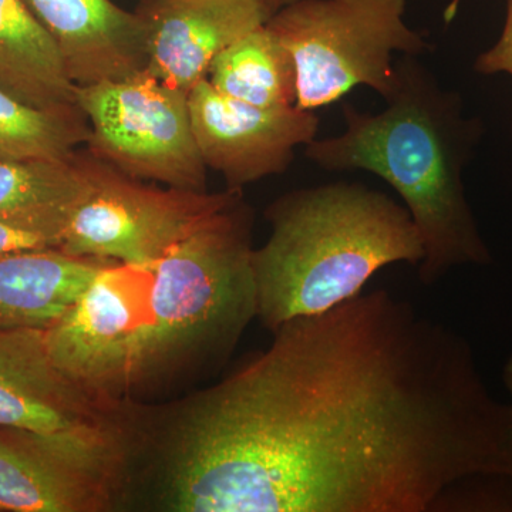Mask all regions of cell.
I'll use <instances>...</instances> for the list:
<instances>
[{
  "label": "cell",
  "mask_w": 512,
  "mask_h": 512,
  "mask_svg": "<svg viewBox=\"0 0 512 512\" xmlns=\"http://www.w3.org/2000/svg\"><path fill=\"white\" fill-rule=\"evenodd\" d=\"M165 436L173 512L448 511L512 480V414L468 340L386 289L274 330Z\"/></svg>",
  "instance_id": "obj_1"
},
{
  "label": "cell",
  "mask_w": 512,
  "mask_h": 512,
  "mask_svg": "<svg viewBox=\"0 0 512 512\" xmlns=\"http://www.w3.org/2000/svg\"><path fill=\"white\" fill-rule=\"evenodd\" d=\"M254 211L242 190L154 264L111 262L45 330L57 366L114 404L224 363L256 318Z\"/></svg>",
  "instance_id": "obj_2"
},
{
  "label": "cell",
  "mask_w": 512,
  "mask_h": 512,
  "mask_svg": "<svg viewBox=\"0 0 512 512\" xmlns=\"http://www.w3.org/2000/svg\"><path fill=\"white\" fill-rule=\"evenodd\" d=\"M383 99L379 113L345 104V131L315 138L306 158L326 171H367L394 188L423 242V284H436L457 266L491 264L463 181L483 121L468 117L460 94L441 87L416 56L394 63Z\"/></svg>",
  "instance_id": "obj_3"
},
{
  "label": "cell",
  "mask_w": 512,
  "mask_h": 512,
  "mask_svg": "<svg viewBox=\"0 0 512 512\" xmlns=\"http://www.w3.org/2000/svg\"><path fill=\"white\" fill-rule=\"evenodd\" d=\"M268 241L251 255L256 318L274 332L363 292L386 266H419L424 247L404 205L359 183L281 195L265 211Z\"/></svg>",
  "instance_id": "obj_4"
},
{
  "label": "cell",
  "mask_w": 512,
  "mask_h": 512,
  "mask_svg": "<svg viewBox=\"0 0 512 512\" xmlns=\"http://www.w3.org/2000/svg\"><path fill=\"white\" fill-rule=\"evenodd\" d=\"M407 0H298L266 26L291 55L296 106L315 111L359 86L386 96L394 55L420 57L430 43L404 20Z\"/></svg>",
  "instance_id": "obj_5"
},
{
  "label": "cell",
  "mask_w": 512,
  "mask_h": 512,
  "mask_svg": "<svg viewBox=\"0 0 512 512\" xmlns=\"http://www.w3.org/2000/svg\"><path fill=\"white\" fill-rule=\"evenodd\" d=\"M90 127L87 150L137 180L207 191V165L192 131L188 94L147 69L117 82L76 86Z\"/></svg>",
  "instance_id": "obj_6"
},
{
  "label": "cell",
  "mask_w": 512,
  "mask_h": 512,
  "mask_svg": "<svg viewBox=\"0 0 512 512\" xmlns=\"http://www.w3.org/2000/svg\"><path fill=\"white\" fill-rule=\"evenodd\" d=\"M0 429L52 437L123 471L136 444L124 404L67 376L50 356L45 329H0Z\"/></svg>",
  "instance_id": "obj_7"
},
{
  "label": "cell",
  "mask_w": 512,
  "mask_h": 512,
  "mask_svg": "<svg viewBox=\"0 0 512 512\" xmlns=\"http://www.w3.org/2000/svg\"><path fill=\"white\" fill-rule=\"evenodd\" d=\"M94 158L92 190L57 248L73 256L154 264L238 191L160 188Z\"/></svg>",
  "instance_id": "obj_8"
},
{
  "label": "cell",
  "mask_w": 512,
  "mask_h": 512,
  "mask_svg": "<svg viewBox=\"0 0 512 512\" xmlns=\"http://www.w3.org/2000/svg\"><path fill=\"white\" fill-rule=\"evenodd\" d=\"M192 131L208 170L231 190L285 173L298 147L318 138L315 111L261 109L224 96L202 80L188 94Z\"/></svg>",
  "instance_id": "obj_9"
},
{
  "label": "cell",
  "mask_w": 512,
  "mask_h": 512,
  "mask_svg": "<svg viewBox=\"0 0 512 512\" xmlns=\"http://www.w3.org/2000/svg\"><path fill=\"white\" fill-rule=\"evenodd\" d=\"M124 476L52 437L0 429V511H111Z\"/></svg>",
  "instance_id": "obj_10"
},
{
  "label": "cell",
  "mask_w": 512,
  "mask_h": 512,
  "mask_svg": "<svg viewBox=\"0 0 512 512\" xmlns=\"http://www.w3.org/2000/svg\"><path fill=\"white\" fill-rule=\"evenodd\" d=\"M134 12L146 40V69L187 94L207 79L222 50L269 19L256 0H141Z\"/></svg>",
  "instance_id": "obj_11"
},
{
  "label": "cell",
  "mask_w": 512,
  "mask_h": 512,
  "mask_svg": "<svg viewBox=\"0 0 512 512\" xmlns=\"http://www.w3.org/2000/svg\"><path fill=\"white\" fill-rule=\"evenodd\" d=\"M62 56L76 86L117 82L146 69L136 12L113 0H23Z\"/></svg>",
  "instance_id": "obj_12"
},
{
  "label": "cell",
  "mask_w": 512,
  "mask_h": 512,
  "mask_svg": "<svg viewBox=\"0 0 512 512\" xmlns=\"http://www.w3.org/2000/svg\"><path fill=\"white\" fill-rule=\"evenodd\" d=\"M94 165L89 150L0 160V222L42 235L59 248L74 212L92 190Z\"/></svg>",
  "instance_id": "obj_13"
},
{
  "label": "cell",
  "mask_w": 512,
  "mask_h": 512,
  "mask_svg": "<svg viewBox=\"0 0 512 512\" xmlns=\"http://www.w3.org/2000/svg\"><path fill=\"white\" fill-rule=\"evenodd\" d=\"M111 262L57 248L0 254V329H49Z\"/></svg>",
  "instance_id": "obj_14"
},
{
  "label": "cell",
  "mask_w": 512,
  "mask_h": 512,
  "mask_svg": "<svg viewBox=\"0 0 512 512\" xmlns=\"http://www.w3.org/2000/svg\"><path fill=\"white\" fill-rule=\"evenodd\" d=\"M0 89L39 109H79L55 42L23 0H0Z\"/></svg>",
  "instance_id": "obj_15"
},
{
  "label": "cell",
  "mask_w": 512,
  "mask_h": 512,
  "mask_svg": "<svg viewBox=\"0 0 512 512\" xmlns=\"http://www.w3.org/2000/svg\"><path fill=\"white\" fill-rule=\"evenodd\" d=\"M207 79L224 96L261 109L296 106L298 99L295 64L266 23L222 50Z\"/></svg>",
  "instance_id": "obj_16"
},
{
  "label": "cell",
  "mask_w": 512,
  "mask_h": 512,
  "mask_svg": "<svg viewBox=\"0 0 512 512\" xmlns=\"http://www.w3.org/2000/svg\"><path fill=\"white\" fill-rule=\"evenodd\" d=\"M89 136L80 107L39 109L0 89V160L67 157Z\"/></svg>",
  "instance_id": "obj_17"
},
{
  "label": "cell",
  "mask_w": 512,
  "mask_h": 512,
  "mask_svg": "<svg viewBox=\"0 0 512 512\" xmlns=\"http://www.w3.org/2000/svg\"><path fill=\"white\" fill-rule=\"evenodd\" d=\"M474 69L485 76L507 73L512 77V0H507V18L500 39L477 57Z\"/></svg>",
  "instance_id": "obj_18"
},
{
  "label": "cell",
  "mask_w": 512,
  "mask_h": 512,
  "mask_svg": "<svg viewBox=\"0 0 512 512\" xmlns=\"http://www.w3.org/2000/svg\"><path fill=\"white\" fill-rule=\"evenodd\" d=\"M55 248L49 239L0 222V254L26 249Z\"/></svg>",
  "instance_id": "obj_19"
},
{
  "label": "cell",
  "mask_w": 512,
  "mask_h": 512,
  "mask_svg": "<svg viewBox=\"0 0 512 512\" xmlns=\"http://www.w3.org/2000/svg\"><path fill=\"white\" fill-rule=\"evenodd\" d=\"M256 2L265 10L266 15L271 18L276 12L286 8V6L292 5V3L298 2V0H256Z\"/></svg>",
  "instance_id": "obj_20"
},
{
  "label": "cell",
  "mask_w": 512,
  "mask_h": 512,
  "mask_svg": "<svg viewBox=\"0 0 512 512\" xmlns=\"http://www.w3.org/2000/svg\"><path fill=\"white\" fill-rule=\"evenodd\" d=\"M503 382L505 389H507L508 396H510V409L512 414V353L511 356L508 357L507 362H505L503 369Z\"/></svg>",
  "instance_id": "obj_21"
},
{
  "label": "cell",
  "mask_w": 512,
  "mask_h": 512,
  "mask_svg": "<svg viewBox=\"0 0 512 512\" xmlns=\"http://www.w3.org/2000/svg\"><path fill=\"white\" fill-rule=\"evenodd\" d=\"M458 5H460V0H453V2L450 3V6H448L446 12H444V19H446L447 23L456 18Z\"/></svg>",
  "instance_id": "obj_22"
}]
</instances>
